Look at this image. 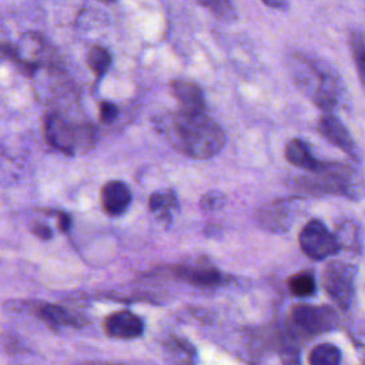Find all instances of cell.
Segmentation results:
<instances>
[{"instance_id": "6", "label": "cell", "mask_w": 365, "mask_h": 365, "mask_svg": "<svg viewBox=\"0 0 365 365\" xmlns=\"http://www.w3.org/2000/svg\"><path fill=\"white\" fill-rule=\"evenodd\" d=\"M143 321L130 311H117L104 321V331L108 336L117 339H133L143 334Z\"/></svg>"}, {"instance_id": "23", "label": "cell", "mask_w": 365, "mask_h": 365, "mask_svg": "<svg viewBox=\"0 0 365 365\" xmlns=\"http://www.w3.org/2000/svg\"><path fill=\"white\" fill-rule=\"evenodd\" d=\"M33 232H34L37 237L43 238V240H47V238L51 237L50 228H48L47 225H44V224H36V225L33 227Z\"/></svg>"}, {"instance_id": "21", "label": "cell", "mask_w": 365, "mask_h": 365, "mask_svg": "<svg viewBox=\"0 0 365 365\" xmlns=\"http://www.w3.org/2000/svg\"><path fill=\"white\" fill-rule=\"evenodd\" d=\"M224 202H225L224 194L215 192V191L207 192V194L201 198V207H202V210H205V211L218 210V208H221V207L224 205Z\"/></svg>"}, {"instance_id": "22", "label": "cell", "mask_w": 365, "mask_h": 365, "mask_svg": "<svg viewBox=\"0 0 365 365\" xmlns=\"http://www.w3.org/2000/svg\"><path fill=\"white\" fill-rule=\"evenodd\" d=\"M117 107L115 104L110 103V101H101L100 103V120L103 123H111L115 117H117Z\"/></svg>"}, {"instance_id": "13", "label": "cell", "mask_w": 365, "mask_h": 365, "mask_svg": "<svg viewBox=\"0 0 365 365\" xmlns=\"http://www.w3.org/2000/svg\"><path fill=\"white\" fill-rule=\"evenodd\" d=\"M38 317L47 322L53 328L58 327H67V325H76L74 318L63 308L58 305L53 304H44L37 309Z\"/></svg>"}, {"instance_id": "7", "label": "cell", "mask_w": 365, "mask_h": 365, "mask_svg": "<svg viewBox=\"0 0 365 365\" xmlns=\"http://www.w3.org/2000/svg\"><path fill=\"white\" fill-rule=\"evenodd\" d=\"M318 130L331 144L336 145L338 148H341L344 153L349 155H355V151H356L355 143L338 117L329 113H325L319 118Z\"/></svg>"}, {"instance_id": "19", "label": "cell", "mask_w": 365, "mask_h": 365, "mask_svg": "<svg viewBox=\"0 0 365 365\" xmlns=\"http://www.w3.org/2000/svg\"><path fill=\"white\" fill-rule=\"evenodd\" d=\"M288 288L297 297H309L315 292V279L309 272H298L289 278Z\"/></svg>"}, {"instance_id": "3", "label": "cell", "mask_w": 365, "mask_h": 365, "mask_svg": "<svg viewBox=\"0 0 365 365\" xmlns=\"http://www.w3.org/2000/svg\"><path fill=\"white\" fill-rule=\"evenodd\" d=\"M297 78L304 87L314 88V101L324 111H329L336 106V84L328 73L319 70L314 61L298 58Z\"/></svg>"}, {"instance_id": "16", "label": "cell", "mask_w": 365, "mask_h": 365, "mask_svg": "<svg viewBox=\"0 0 365 365\" xmlns=\"http://www.w3.org/2000/svg\"><path fill=\"white\" fill-rule=\"evenodd\" d=\"M148 207L153 212L161 215H168L170 210L177 208V197L171 190H161L151 194L148 200Z\"/></svg>"}, {"instance_id": "24", "label": "cell", "mask_w": 365, "mask_h": 365, "mask_svg": "<svg viewBox=\"0 0 365 365\" xmlns=\"http://www.w3.org/2000/svg\"><path fill=\"white\" fill-rule=\"evenodd\" d=\"M265 6L272 9H287L289 1L288 0H261Z\"/></svg>"}, {"instance_id": "20", "label": "cell", "mask_w": 365, "mask_h": 365, "mask_svg": "<svg viewBox=\"0 0 365 365\" xmlns=\"http://www.w3.org/2000/svg\"><path fill=\"white\" fill-rule=\"evenodd\" d=\"M201 6L208 9L215 17L222 21H232L235 19V11L230 0H198Z\"/></svg>"}, {"instance_id": "12", "label": "cell", "mask_w": 365, "mask_h": 365, "mask_svg": "<svg viewBox=\"0 0 365 365\" xmlns=\"http://www.w3.org/2000/svg\"><path fill=\"white\" fill-rule=\"evenodd\" d=\"M285 158L289 164H292L298 168L308 170L311 173H317V171L322 170L324 167H327V164L318 161L311 154L308 145L298 138L288 141V144L285 147Z\"/></svg>"}, {"instance_id": "11", "label": "cell", "mask_w": 365, "mask_h": 365, "mask_svg": "<svg viewBox=\"0 0 365 365\" xmlns=\"http://www.w3.org/2000/svg\"><path fill=\"white\" fill-rule=\"evenodd\" d=\"M46 137L58 150L64 153H73L76 147V134L70 124L58 115H48L46 118Z\"/></svg>"}, {"instance_id": "5", "label": "cell", "mask_w": 365, "mask_h": 365, "mask_svg": "<svg viewBox=\"0 0 365 365\" xmlns=\"http://www.w3.org/2000/svg\"><path fill=\"white\" fill-rule=\"evenodd\" d=\"M292 321L309 334L328 332L336 327L338 315L334 309L325 305H297L291 312Z\"/></svg>"}, {"instance_id": "10", "label": "cell", "mask_w": 365, "mask_h": 365, "mask_svg": "<svg viewBox=\"0 0 365 365\" xmlns=\"http://www.w3.org/2000/svg\"><path fill=\"white\" fill-rule=\"evenodd\" d=\"M177 275L190 284L211 287L217 285L222 281L221 272L208 262H195V264H184L177 268Z\"/></svg>"}, {"instance_id": "18", "label": "cell", "mask_w": 365, "mask_h": 365, "mask_svg": "<svg viewBox=\"0 0 365 365\" xmlns=\"http://www.w3.org/2000/svg\"><path fill=\"white\" fill-rule=\"evenodd\" d=\"M335 238L339 244V248H348L355 251L359 250V228L349 221L344 222L338 228Z\"/></svg>"}, {"instance_id": "2", "label": "cell", "mask_w": 365, "mask_h": 365, "mask_svg": "<svg viewBox=\"0 0 365 365\" xmlns=\"http://www.w3.org/2000/svg\"><path fill=\"white\" fill-rule=\"evenodd\" d=\"M356 268L345 261H332L324 269V287L331 299L344 311L349 309L355 295Z\"/></svg>"}, {"instance_id": "15", "label": "cell", "mask_w": 365, "mask_h": 365, "mask_svg": "<svg viewBox=\"0 0 365 365\" xmlns=\"http://www.w3.org/2000/svg\"><path fill=\"white\" fill-rule=\"evenodd\" d=\"M308 361L312 365H336L341 361V352L332 344H321L311 351Z\"/></svg>"}, {"instance_id": "4", "label": "cell", "mask_w": 365, "mask_h": 365, "mask_svg": "<svg viewBox=\"0 0 365 365\" xmlns=\"http://www.w3.org/2000/svg\"><path fill=\"white\" fill-rule=\"evenodd\" d=\"M299 247L305 255L312 259H325L338 252L339 244L322 221H308L298 235Z\"/></svg>"}, {"instance_id": "14", "label": "cell", "mask_w": 365, "mask_h": 365, "mask_svg": "<svg viewBox=\"0 0 365 365\" xmlns=\"http://www.w3.org/2000/svg\"><path fill=\"white\" fill-rule=\"evenodd\" d=\"M349 48L358 71V77L365 87V37L359 31H352L349 34Z\"/></svg>"}, {"instance_id": "9", "label": "cell", "mask_w": 365, "mask_h": 365, "mask_svg": "<svg viewBox=\"0 0 365 365\" xmlns=\"http://www.w3.org/2000/svg\"><path fill=\"white\" fill-rule=\"evenodd\" d=\"M171 93L180 101V110L187 113L205 111V100L202 90L195 83L188 80H174L171 83Z\"/></svg>"}, {"instance_id": "1", "label": "cell", "mask_w": 365, "mask_h": 365, "mask_svg": "<svg viewBox=\"0 0 365 365\" xmlns=\"http://www.w3.org/2000/svg\"><path fill=\"white\" fill-rule=\"evenodd\" d=\"M171 144L192 158H210L221 151L225 135L221 127L204 113L178 110L164 124Z\"/></svg>"}, {"instance_id": "17", "label": "cell", "mask_w": 365, "mask_h": 365, "mask_svg": "<svg viewBox=\"0 0 365 365\" xmlns=\"http://www.w3.org/2000/svg\"><path fill=\"white\" fill-rule=\"evenodd\" d=\"M87 63H88V67L93 70V73L97 77H101L111 66V56L107 48L96 46L88 51Z\"/></svg>"}, {"instance_id": "8", "label": "cell", "mask_w": 365, "mask_h": 365, "mask_svg": "<svg viewBox=\"0 0 365 365\" xmlns=\"http://www.w3.org/2000/svg\"><path fill=\"white\" fill-rule=\"evenodd\" d=\"M131 202V191L121 181H108L101 190V204L106 214L117 217L125 212Z\"/></svg>"}, {"instance_id": "25", "label": "cell", "mask_w": 365, "mask_h": 365, "mask_svg": "<svg viewBox=\"0 0 365 365\" xmlns=\"http://www.w3.org/2000/svg\"><path fill=\"white\" fill-rule=\"evenodd\" d=\"M68 227H70V218H68V215L61 214V217H60V228H61L63 231H66Z\"/></svg>"}]
</instances>
